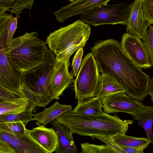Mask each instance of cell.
Segmentation results:
<instances>
[{
  "mask_svg": "<svg viewBox=\"0 0 153 153\" xmlns=\"http://www.w3.org/2000/svg\"><path fill=\"white\" fill-rule=\"evenodd\" d=\"M0 153H17L9 144L0 141Z\"/></svg>",
  "mask_w": 153,
  "mask_h": 153,
  "instance_id": "cell-35",
  "label": "cell"
},
{
  "mask_svg": "<svg viewBox=\"0 0 153 153\" xmlns=\"http://www.w3.org/2000/svg\"><path fill=\"white\" fill-rule=\"evenodd\" d=\"M114 140L120 147L146 148L151 143L150 141L147 138L136 137L125 134L117 135L114 138Z\"/></svg>",
  "mask_w": 153,
  "mask_h": 153,
  "instance_id": "cell-22",
  "label": "cell"
},
{
  "mask_svg": "<svg viewBox=\"0 0 153 153\" xmlns=\"http://www.w3.org/2000/svg\"><path fill=\"white\" fill-rule=\"evenodd\" d=\"M35 0H18L13 8L9 11L15 13L19 17V14L24 8L29 10L32 7Z\"/></svg>",
  "mask_w": 153,
  "mask_h": 153,
  "instance_id": "cell-28",
  "label": "cell"
},
{
  "mask_svg": "<svg viewBox=\"0 0 153 153\" xmlns=\"http://www.w3.org/2000/svg\"><path fill=\"white\" fill-rule=\"evenodd\" d=\"M99 71L92 53H88L82 60L76 78L73 80L75 97L78 101L98 95Z\"/></svg>",
  "mask_w": 153,
  "mask_h": 153,
  "instance_id": "cell-6",
  "label": "cell"
},
{
  "mask_svg": "<svg viewBox=\"0 0 153 153\" xmlns=\"http://www.w3.org/2000/svg\"><path fill=\"white\" fill-rule=\"evenodd\" d=\"M69 60H57L51 75L50 84L53 91L54 99L58 100L65 90L73 82L72 74L69 71Z\"/></svg>",
  "mask_w": 153,
  "mask_h": 153,
  "instance_id": "cell-11",
  "label": "cell"
},
{
  "mask_svg": "<svg viewBox=\"0 0 153 153\" xmlns=\"http://www.w3.org/2000/svg\"><path fill=\"white\" fill-rule=\"evenodd\" d=\"M152 0V1H153V0Z\"/></svg>",
  "mask_w": 153,
  "mask_h": 153,
  "instance_id": "cell-41",
  "label": "cell"
},
{
  "mask_svg": "<svg viewBox=\"0 0 153 153\" xmlns=\"http://www.w3.org/2000/svg\"><path fill=\"white\" fill-rule=\"evenodd\" d=\"M131 4L130 15L126 25V30L143 39L150 24L144 18L142 0H135Z\"/></svg>",
  "mask_w": 153,
  "mask_h": 153,
  "instance_id": "cell-14",
  "label": "cell"
},
{
  "mask_svg": "<svg viewBox=\"0 0 153 153\" xmlns=\"http://www.w3.org/2000/svg\"><path fill=\"white\" fill-rule=\"evenodd\" d=\"M31 103L26 97L0 102V115L26 111H33Z\"/></svg>",
  "mask_w": 153,
  "mask_h": 153,
  "instance_id": "cell-20",
  "label": "cell"
},
{
  "mask_svg": "<svg viewBox=\"0 0 153 153\" xmlns=\"http://www.w3.org/2000/svg\"><path fill=\"white\" fill-rule=\"evenodd\" d=\"M125 93H118L101 98L104 112L108 114L123 112L131 114L141 108L139 100Z\"/></svg>",
  "mask_w": 153,
  "mask_h": 153,
  "instance_id": "cell-10",
  "label": "cell"
},
{
  "mask_svg": "<svg viewBox=\"0 0 153 153\" xmlns=\"http://www.w3.org/2000/svg\"><path fill=\"white\" fill-rule=\"evenodd\" d=\"M91 50L101 73L115 79L128 95L143 101L148 94L150 77L128 57L117 41H100Z\"/></svg>",
  "mask_w": 153,
  "mask_h": 153,
  "instance_id": "cell-1",
  "label": "cell"
},
{
  "mask_svg": "<svg viewBox=\"0 0 153 153\" xmlns=\"http://www.w3.org/2000/svg\"><path fill=\"white\" fill-rule=\"evenodd\" d=\"M25 125L22 122L6 123L0 124V129L7 131L18 137L25 134Z\"/></svg>",
  "mask_w": 153,
  "mask_h": 153,
  "instance_id": "cell-24",
  "label": "cell"
},
{
  "mask_svg": "<svg viewBox=\"0 0 153 153\" xmlns=\"http://www.w3.org/2000/svg\"><path fill=\"white\" fill-rule=\"evenodd\" d=\"M56 59L55 55L48 49L42 63L22 74V90L33 109L36 106L45 108L54 100L50 82Z\"/></svg>",
  "mask_w": 153,
  "mask_h": 153,
  "instance_id": "cell-3",
  "label": "cell"
},
{
  "mask_svg": "<svg viewBox=\"0 0 153 153\" xmlns=\"http://www.w3.org/2000/svg\"><path fill=\"white\" fill-rule=\"evenodd\" d=\"M83 52V48L77 50L72 60L71 67H72L73 74L75 77L76 76L82 62V59Z\"/></svg>",
  "mask_w": 153,
  "mask_h": 153,
  "instance_id": "cell-29",
  "label": "cell"
},
{
  "mask_svg": "<svg viewBox=\"0 0 153 153\" xmlns=\"http://www.w3.org/2000/svg\"><path fill=\"white\" fill-rule=\"evenodd\" d=\"M7 47L5 45L0 48V85L9 91L25 96L21 88L22 74L18 70L10 59Z\"/></svg>",
  "mask_w": 153,
  "mask_h": 153,
  "instance_id": "cell-8",
  "label": "cell"
},
{
  "mask_svg": "<svg viewBox=\"0 0 153 153\" xmlns=\"http://www.w3.org/2000/svg\"><path fill=\"white\" fill-rule=\"evenodd\" d=\"M145 130L146 138L153 144V105L143 106L131 114Z\"/></svg>",
  "mask_w": 153,
  "mask_h": 153,
  "instance_id": "cell-17",
  "label": "cell"
},
{
  "mask_svg": "<svg viewBox=\"0 0 153 153\" xmlns=\"http://www.w3.org/2000/svg\"><path fill=\"white\" fill-rule=\"evenodd\" d=\"M81 153H114L115 151L106 144L98 145L87 142L81 144Z\"/></svg>",
  "mask_w": 153,
  "mask_h": 153,
  "instance_id": "cell-25",
  "label": "cell"
},
{
  "mask_svg": "<svg viewBox=\"0 0 153 153\" xmlns=\"http://www.w3.org/2000/svg\"><path fill=\"white\" fill-rule=\"evenodd\" d=\"M12 15L5 13L0 16V37L5 34H7Z\"/></svg>",
  "mask_w": 153,
  "mask_h": 153,
  "instance_id": "cell-32",
  "label": "cell"
},
{
  "mask_svg": "<svg viewBox=\"0 0 153 153\" xmlns=\"http://www.w3.org/2000/svg\"><path fill=\"white\" fill-rule=\"evenodd\" d=\"M69 0V1H71V2H72L74 1L75 0Z\"/></svg>",
  "mask_w": 153,
  "mask_h": 153,
  "instance_id": "cell-40",
  "label": "cell"
},
{
  "mask_svg": "<svg viewBox=\"0 0 153 153\" xmlns=\"http://www.w3.org/2000/svg\"><path fill=\"white\" fill-rule=\"evenodd\" d=\"M25 134L47 153L54 152L58 146V135L53 128L41 125L31 130L26 128Z\"/></svg>",
  "mask_w": 153,
  "mask_h": 153,
  "instance_id": "cell-12",
  "label": "cell"
},
{
  "mask_svg": "<svg viewBox=\"0 0 153 153\" xmlns=\"http://www.w3.org/2000/svg\"><path fill=\"white\" fill-rule=\"evenodd\" d=\"M56 119L68 127L73 134L111 138L120 134H125L129 125L133 122L132 120H121L117 115L112 116L104 112L98 116H89L71 111L65 112Z\"/></svg>",
  "mask_w": 153,
  "mask_h": 153,
  "instance_id": "cell-2",
  "label": "cell"
},
{
  "mask_svg": "<svg viewBox=\"0 0 153 153\" xmlns=\"http://www.w3.org/2000/svg\"><path fill=\"white\" fill-rule=\"evenodd\" d=\"M99 94L97 96L100 98L118 93H126L125 88L115 79L110 75L101 73L100 75Z\"/></svg>",
  "mask_w": 153,
  "mask_h": 153,
  "instance_id": "cell-19",
  "label": "cell"
},
{
  "mask_svg": "<svg viewBox=\"0 0 153 153\" xmlns=\"http://www.w3.org/2000/svg\"><path fill=\"white\" fill-rule=\"evenodd\" d=\"M148 94L151 96V100L153 103V76L149 83Z\"/></svg>",
  "mask_w": 153,
  "mask_h": 153,
  "instance_id": "cell-38",
  "label": "cell"
},
{
  "mask_svg": "<svg viewBox=\"0 0 153 153\" xmlns=\"http://www.w3.org/2000/svg\"><path fill=\"white\" fill-rule=\"evenodd\" d=\"M111 0H75L53 13L59 22L70 17L81 14L98 6L108 4Z\"/></svg>",
  "mask_w": 153,
  "mask_h": 153,
  "instance_id": "cell-13",
  "label": "cell"
},
{
  "mask_svg": "<svg viewBox=\"0 0 153 153\" xmlns=\"http://www.w3.org/2000/svg\"><path fill=\"white\" fill-rule=\"evenodd\" d=\"M17 17L12 16L10 21L9 29L6 39V45L8 46L17 27Z\"/></svg>",
  "mask_w": 153,
  "mask_h": 153,
  "instance_id": "cell-33",
  "label": "cell"
},
{
  "mask_svg": "<svg viewBox=\"0 0 153 153\" xmlns=\"http://www.w3.org/2000/svg\"><path fill=\"white\" fill-rule=\"evenodd\" d=\"M18 0H0V5L8 7L9 10L12 9Z\"/></svg>",
  "mask_w": 153,
  "mask_h": 153,
  "instance_id": "cell-37",
  "label": "cell"
},
{
  "mask_svg": "<svg viewBox=\"0 0 153 153\" xmlns=\"http://www.w3.org/2000/svg\"><path fill=\"white\" fill-rule=\"evenodd\" d=\"M9 145L16 151L17 153H47L25 134L13 139Z\"/></svg>",
  "mask_w": 153,
  "mask_h": 153,
  "instance_id": "cell-21",
  "label": "cell"
},
{
  "mask_svg": "<svg viewBox=\"0 0 153 153\" xmlns=\"http://www.w3.org/2000/svg\"><path fill=\"white\" fill-rule=\"evenodd\" d=\"M92 137H95L111 147L115 153H126V152L114 140V138L102 137L97 135H93Z\"/></svg>",
  "mask_w": 153,
  "mask_h": 153,
  "instance_id": "cell-31",
  "label": "cell"
},
{
  "mask_svg": "<svg viewBox=\"0 0 153 153\" xmlns=\"http://www.w3.org/2000/svg\"><path fill=\"white\" fill-rule=\"evenodd\" d=\"M131 4L126 3L102 4L81 14V20L94 26L109 24L126 25L129 19Z\"/></svg>",
  "mask_w": 153,
  "mask_h": 153,
  "instance_id": "cell-7",
  "label": "cell"
},
{
  "mask_svg": "<svg viewBox=\"0 0 153 153\" xmlns=\"http://www.w3.org/2000/svg\"><path fill=\"white\" fill-rule=\"evenodd\" d=\"M72 106L62 105L56 101L51 106L45 108L40 112L33 114L32 120H36L38 126H47L51 121L56 119L65 112L72 111Z\"/></svg>",
  "mask_w": 153,
  "mask_h": 153,
  "instance_id": "cell-16",
  "label": "cell"
},
{
  "mask_svg": "<svg viewBox=\"0 0 153 153\" xmlns=\"http://www.w3.org/2000/svg\"><path fill=\"white\" fill-rule=\"evenodd\" d=\"M36 31L26 32L12 39L7 51L18 70L22 74L42 63L48 50L46 43Z\"/></svg>",
  "mask_w": 153,
  "mask_h": 153,
  "instance_id": "cell-4",
  "label": "cell"
},
{
  "mask_svg": "<svg viewBox=\"0 0 153 153\" xmlns=\"http://www.w3.org/2000/svg\"><path fill=\"white\" fill-rule=\"evenodd\" d=\"M57 133L59 144L55 153H77L78 152L73 137V133L69 128L58 122L56 119L50 123Z\"/></svg>",
  "mask_w": 153,
  "mask_h": 153,
  "instance_id": "cell-15",
  "label": "cell"
},
{
  "mask_svg": "<svg viewBox=\"0 0 153 153\" xmlns=\"http://www.w3.org/2000/svg\"><path fill=\"white\" fill-rule=\"evenodd\" d=\"M120 45L126 55L139 68L146 69L151 67L146 48L137 36L129 33H124Z\"/></svg>",
  "mask_w": 153,
  "mask_h": 153,
  "instance_id": "cell-9",
  "label": "cell"
},
{
  "mask_svg": "<svg viewBox=\"0 0 153 153\" xmlns=\"http://www.w3.org/2000/svg\"><path fill=\"white\" fill-rule=\"evenodd\" d=\"M143 40L148 52L150 62L153 65V26H149Z\"/></svg>",
  "mask_w": 153,
  "mask_h": 153,
  "instance_id": "cell-26",
  "label": "cell"
},
{
  "mask_svg": "<svg viewBox=\"0 0 153 153\" xmlns=\"http://www.w3.org/2000/svg\"><path fill=\"white\" fill-rule=\"evenodd\" d=\"M24 97L25 96L9 91L0 85V102L12 100Z\"/></svg>",
  "mask_w": 153,
  "mask_h": 153,
  "instance_id": "cell-30",
  "label": "cell"
},
{
  "mask_svg": "<svg viewBox=\"0 0 153 153\" xmlns=\"http://www.w3.org/2000/svg\"><path fill=\"white\" fill-rule=\"evenodd\" d=\"M16 137L10 132L0 129V141L9 144L11 141Z\"/></svg>",
  "mask_w": 153,
  "mask_h": 153,
  "instance_id": "cell-34",
  "label": "cell"
},
{
  "mask_svg": "<svg viewBox=\"0 0 153 153\" xmlns=\"http://www.w3.org/2000/svg\"><path fill=\"white\" fill-rule=\"evenodd\" d=\"M32 112L28 111L0 115V124L12 122H22L25 125L32 121Z\"/></svg>",
  "mask_w": 153,
  "mask_h": 153,
  "instance_id": "cell-23",
  "label": "cell"
},
{
  "mask_svg": "<svg viewBox=\"0 0 153 153\" xmlns=\"http://www.w3.org/2000/svg\"><path fill=\"white\" fill-rule=\"evenodd\" d=\"M9 10V9L6 7L0 5V16L4 15L5 13V12Z\"/></svg>",
  "mask_w": 153,
  "mask_h": 153,
  "instance_id": "cell-39",
  "label": "cell"
},
{
  "mask_svg": "<svg viewBox=\"0 0 153 153\" xmlns=\"http://www.w3.org/2000/svg\"><path fill=\"white\" fill-rule=\"evenodd\" d=\"M91 30L89 25L78 20L51 33L45 43L56 60H69L76 51L85 46Z\"/></svg>",
  "mask_w": 153,
  "mask_h": 153,
  "instance_id": "cell-5",
  "label": "cell"
},
{
  "mask_svg": "<svg viewBox=\"0 0 153 153\" xmlns=\"http://www.w3.org/2000/svg\"><path fill=\"white\" fill-rule=\"evenodd\" d=\"M142 1V9L144 18L150 25L153 24V1Z\"/></svg>",
  "mask_w": 153,
  "mask_h": 153,
  "instance_id": "cell-27",
  "label": "cell"
},
{
  "mask_svg": "<svg viewBox=\"0 0 153 153\" xmlns=\"http://www.w3.org/2000/svg\"><path fill=\"white\" fill-rule=\"evenodd\" d=\"M100 98L97 97L78 101L76 106L72 111L74 113L89 116H98L104 111Z\"/></svg>",
  "mask_w": 153,
  "mask_h": 153,
  "instance_id": "cell-18",
  "label": "cell"
},
{
  "mask_svg": "<svg viewBox=\"0 0 153 153\" xmlns=\"http://www.w3.org/2000/svg\"><path fill=\"white\" fill-rule=\"evenodd\" d=\"M126 153H143L145 147H121Z\"/></svg>",
  "mask_w": 153,
  "mask_h": 153,
  "instance_id": "cell-36",
  "label": "cell"
}]
</instances>
